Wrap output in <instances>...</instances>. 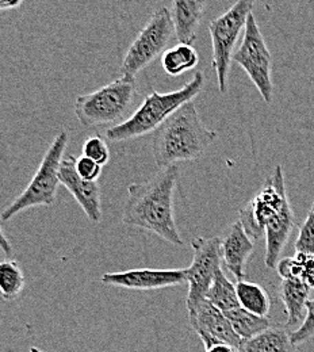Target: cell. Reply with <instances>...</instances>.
<instances>
[{
    "label": "cell",
    "mask_w": 314,
    "mask_h": 352,
    "mask_svg": "<svg viewBox=\"0 0 314 352\" xmlns=\"http://www.w3.org/2000/svg\"><path fill=\"white\" fill-rule=\"evenodd\" d=\"M199 63L197 49L190 44H178L168 49L161 56V67L170 76H180L187 71L194 69Z\"/></svg>",
    "instance_id": "cell-19"
},
{
    "label": "cell",
    "mask_w": 314,
    "mask_h": 352,
    "mask_svg": "<svg viewBox=\"0 0 314 352\" xmlns=\"http://www.w3.org/2000/svg\"><path fill=\"white\" fill-rule=\"evenodd\" d=\"M208 0H172L171 16L180 44H192L203 19Z\"/></svg>",
    "instance_id": "cell-15"
},
{
    "label": "cell",
    "mask_w": 314,
    "mask_h": 352,
    "mask_svg": "<svg viewBox=\"0 0 314 352\" xmlns=\"http://www.w3.org/2000/svg\"><path fill=\"white\" fill-rule=\"evenodd\" d=\"M187 309L190 324L205 347L214 343H227L240 349L241 338L234 332L224 313L208 298Z\"/></svg>",
    "instance_id": "cell-11"
},
{
    "label": "cell",
    "mask_w": 314,
    "mask_h": 352,
    "mask_svg": "<svg viewBox=\"0 0 314 352\" xmlns=\"http://www.w3.org/2000/svg\"><path fill=\"white\" fill-rule=\"evenodd\" d=\"M218 133L206 128L194 100L175 111L153 135L152 152L160 170L178 166L181 162L201 159Z\"/></svg>",
    "instance_id": "cell-2"
},
{
    "label": "cell",
    "mask_w": 314,
    "mask_h": 352,
    "mask_svg": "<svg viewBox=\"0 0 314 352\" xmlns=\"http://www.w3.org/2000/svg\"><path fill=\"white\" fill-rule=\"evenodd\" d=\"M206 298L220 309L224 314L241 307L237 298L236 285H233L227 276L225 275L224 270H220Z\"/></svg>",
    "instance_id": "cell-22"
},
{
    "label": "cell",
    "mask_w": 314,
    "mask_h": 352,
    "mask_svg": "<svg viewBox=\"0 0 314 352\" xmlns=\"http://www.w3.org/2000/svg\"><path fill=\"white\" fill-rule=\"evenodd\" d=\"M25 0H0V8L3 11H7V10H14V8H18L22 6Z\"/></svg>",
    "instance_id": "cell-30"
},
{
    "label": "cell",
    "mask_w": 314,
    "mask_h": 352,
    "mask_svg": "<svg viewBox=\"0 0 314 352\" xmlns=\"http://www.w3.org/2000/svg\"><path fill=\"white\" fill-rule=\"evenodd\" d=\"M179 176V167L171 166L146 182L132 183L128 187L124 223L153 232L170 244L183 245L174 213V192Z\"/></svg>",
    "instance_id": "cell-1"
},
{
    "label": "cell",
    "mask_w": 314,
    "mask_h": 352,
    "mask_svg": "<svg viewBox=\"0 0 314 352\" xmlns=\"http://www.w3.org/2000/svg\"><path fill=\"white\" fill-rule=\"evenodd\" d=\"M82 155L96 162L99 166H106L110 162V146L106 137L99 134L87 138L82 148Z\"/></svg>",
    "instance_id": "cell-24"
},
{
    "label": "cell",
    "mask_w": 314,
    "mask_h": 352,
    "mask_svg": "<svg viewBox=\"0 0 314 352\" xmlns=\"http://www.w3.org/2000/svg\"><path fill=\"white\" fill-rule=\"evenodd\" d=\"M225 316L230 321L234 332L241 338V340L251 339L255 335L266 331L271 327L267 317L255 316L243 307H238V308L226 313Z\"/></svg>",
    "instance_id": "cell-21"
},
{
    "label": "cell",
    "mask_w": 314,
    "mask_h": 352,
    "mask_svg": "<svg viewBox=\"0 0 314 352\" xmlns=\"http://www.w3.org/2000/svg\"><path fill=\"white\" fill-rule=\"evenodd\" d=\"M295 251L314 255V201L306 219L300 228V233L295 240Z\"/></svg>",
    "instance_id": "cell-25"
},
{
    "label": "cell",
    "mask_w": 314,
    "mask_h": 352,
    "mask_svg": "<svg viewBox=\"0 0 314 352\" xmlns=\"http://www.w3.org/2000/svg\"><path fill=\"white\" fill-rule=\"evenodd\" d=\"M174 36L177 37L171 11L166 7L156 10L124 56L121 76L135 79L141 71L168 50Z\"/></svg>",
    "instance_id": "cell-7"
},
{
    "label": "cell",
    "mask_w": 314,
    "mask_h": 352,
    "mask_svg": "<svg viewBox=\"0 0 314 352\" xmlns=\"http://www.w3.org/2000/svg\"><path fill=\"white\" fill-rule=\"evenodd\" d=\"M30 352H44V351H41V350H40V349H37V347H32V349H30Z\"/></svg>",
    "instance_id": "cell-32"
},
{
    "label": "cell",
    "mask_w": 314,
    "mask_h": 352,
    "mask_svg": "<svg viewBox=\"0 0 314 352\" xmlns=\"http://www.w3.org/2000/svg\"><path fill=\"white\" fill-rule=\"evenodd\" d=\"M25 287V276L19 265L14 261L0 264V290L4 300H15Z\"/></svg>",
    "instance_id": "cell-23"
},
{
    "label": "cell",
    "mask_w": 314,
    "mask_h": 352,
    "mask_svg": "<svg viewBox=\"0 0 314 352\" xmlns=\"http://www.w3.org/2000/svg\"><path fill=\"white\" fill-rule=\"evenodd\" d=\"M256 0H236V3L223 15L213 19L209 25V33L213 45V69L217 75L218 89L227 91L229 71L233 61L234 47L243 30H245L249 15Z\"/></svg>",
    "instance_id": "cell-6"
},
{
    "label": "cell",
    "mask_w": 314,
    "mask_h": 352,
    "mask_svg": "<svg viewBox=\"0 0 314 352\" xmlns=\"http://www.w3.org/2000/svg\"><path fill=\"white\" fill-rule=\"evenodd\" d=\"M68 141L69 134L67 131H61L56 135L29 186L3 210V222L14 219L16 214L25 212L29 208L54 205L58 186L61 184L60 166L64 159Z\"/></svg>",
    "instance_id": "cell-5"
},
{
    "label": "cell",
    "mask_w": 314,
    "mask_h": 352,
    "mask_svg": "<svg viewBox=\"0 0 314 352\" xmlns=\"http://www.w3.org/2000/svg\"><path fill=\"white\" fill-rule=\"evenodd\" d=\"M311 290L312 289L301 279H282L279 286V296L286 309L287 328L297 325L302 320L304 310H306V302L309 301Z\"/></svg>",
    "instance_id": "cell-17"
},
{
    "label": "cell",
    "mask_w": 314,
    "mask_h": 352,
    "mask_svg": "<svg viewBox=\"0 0 314 352\" xmlns=\"http://www.w3.org/2000/svg\"><path fill=\"white\" fill-rule=\"evenodd\" d=\"M205 352H238V349L227 343H214L205 347Z\"/></svg>",
    "instance_id": "cell-29"
},
{
    "label": "cell",
    "mask_w": 314,
    "mask_h": 352,
    "mask_svg": "<svg viewBox=\"0 0 314 352\" xmlns=\"http://www.w3.org/2000/svg\"><path fill=\"white\" fill-rule=\"evenodd\" d=\"M295 226L294 213L291 206H286L276 217L269 221L266 226V265L269 268H276L280 261V254L284 250L291 230Z\"/></svg>",
    "instance_id": "cell-16"
},
{
    "label": "cell",
    "mask_w": 314,
    "mask_h": 352,
    "mask_svg": "<svg viewBox=\"0 0 314 352\" xmlns=\"http://www.w3.org/2000/svg\"><path fill=\"white\" fill-rule=\"evenodd\" d=\"M295 256L300 259L302 265L301 280L305 282L311 289H314V255L297 252Z\"/></svg>",
    "instance_id": "cell-28"
},
{
    "label": "cell",
    "mask_w": 314,
    "mask_h": 352,
    "mask_svg": "<svg viewBox=\"0 0 314 352\" xmlns=\"http://www.w3.org/2000/svg\"><path fill=\"white\" fill-rule=\"evenodd\" d=\"M233 61L245 71L263 100L271 104L273 98L272 56L254 14L248 18L243 41L233 54Z\"/></svg>",
    "instance_id": "cell-8"
},
{
    "label": "cell",
    "mask_w": 314,
    "mask_h": 352,
    "mask_svg": "<svg viewBox=\"0 0 314 352\" xmlns=\"http://www.w3.org/2000/svg\"><path fill=\"white\" fill-rule=\"evenodd\" d=\"M100 282L106 286L129 290H157L187 283V268H137L124 272H109L102 275Z\"/></svg>",
    "instance_id": "cell-12"
},
{
    "label": "cell",
    "mask_w": 314,
    "mask_h": 352,
    "mask_svg": "<svg viewBox=\"0 0 314 352\" xmlns=\"http://www.w3.org/2000/svg\"><path fill=\"white\" fill-rule=\"evenodd\" d=\"M289 205L283 170L280 166H276L273 174L267 177L255 198L240 210L238 221L248 236L256 241L266 236V226L269 221Z\"/></svg>",
    "instance_id": "cell-9"
},
{
    "label": "cell",
    "mask_w": 314,
    "mask_h": 352,
    "mask_svg": "<svg viewBox=\"0 0 314 352\" xmlns=\"http://www.w3.org/2000/svg\"><path fill=\"white\" fill-rule=\"evenodd\" d=\"M205 82L203 72L198 71L190 82L177 91L161 94L152 89L135 113L122 124L109 128L104 137L111 142H122L156 132L181 106L202 92Z\"/></svg>",
    "instance_id": "cell-3"
},
{
    "label": "cell",
    "mask_w": 314,
    "mask_h": 352,
    "mask_svg": "<svg viewBox=\"0 0 314 352\" xmlns=\"http://www.w3.org/2000/svg\"><path fill=\"white\" fill-rule=\"evenodd\" d=\"M314 338V298L306 302V317L301 327L291 332V340L295 346L306 343Z\"/></svg>",
    "instance_id": "cell-26"
},
{
    "label": "cell",
    "mask_w": 314,
    "mask_h": 352,
    "mask_svg": "<svg viewBox=\"0 0 314 352\" xmlns=\"http://www.w3.org/2000/svg\"><path fill=\"white\" fill-rule=\"evenodd\" d=\"M76 171L85 180L98 182V179L102 175V166H99L90 157L82 155L76 157Z\"/></svg>",
    "instance_id": "cell-27"
},
{
    "label": "cell",
    "mask_w": 314,
    "mask_h": 352,
    "mask_svg": "<svg viewBox=\"0 0 314 352\" xmlns=\"http://www.w3.org/2000/svg\"><path fill=\"white\" fill-rule=\"evenodd\" d=\"M291 333L283 327H269L251 339L243 340L238 352H295Z\"/></svg>",
    "instance_id": "cell-18"
},
{
    "label": "cell",
    "mask_w": 314,
    "mask_h": 352,
    "mask_svg": "<svg viewBox=\"0 0 314 352\" xmlns=\"http://www.w3.org/2000/svg\"><path fill=\"white\" fill-rule=\"evenodd\" d=\"M191 247L194 255L192 262L187 268V308H191L206 300V296L218 271L223 270L220 237H197L192 240Z\"/></svg>",
    "instance_id": "cell-10"
},
{
    "label": "cell",
    "mask_w": 314,
    "mask_h": 352,
    "mask_svg": "<svg viewBox=\"0 0 314 352\" xmlns=\"http://www.w3.org/2000/svg\"><path fill=\"white\" fill-rule=\"evenodd\" d=\"M254 252V240L245 232L243 223L236 221L232 223L221 239V254L225 267L236 276L237 280H244L245 265Z\"/></svg>",
    "instance_id": "cell-14"
},
{
    "label": "cell",
    "mask_w": 314,
    "mask_h": 352,
    "mask_svg": "<svg viewBox=\"0 0 314 352\" xmlns=\"http://www.w3.org/2000/svg\"><path fill=\"white\" fill-rule=\"evenodd\" d=\"M135 96V78L121 76L91 94L79 95L75 99V114L85 128H113L131 117Z\"/></svg>",
    "instance_id": "cell-4"
},
{
    "label": "cell",
    "mask_w": 314,
    "mask_h": 352,
    "mask_svg": "<svg viewBox=\"0 0 314 352\" xmlns=\"http://www.w3.org/2000/svg\"><path fill=\"white\" fill-rule=\"evenodd\" d=\"M1 250L5 252V255H11V244H8L3 229H1Z\"/></svg>",
    "instance_id": "cell-31"
},
{
    "label": "cell",
    "mask_w": 314,
    "mask_h": 352,
    "mask_svg": "<svg viewBox=\"0 0 314 352\" xmlns=\"http://www.w3.org/2000/svg\"><path fill=\"white\" fill-rule=\"evenodd\" d=\"M60 182L74 195L91 222L102 221V192L98 182L82 179L76 171V157L64 156L60 166Z\"/></svg>",
    "instance_id": "cell-13"
},
{
    "label": "cell",
    "mask_w": 314,
    "mask_h": 352,
    "mask_svg": "<svg viewBox=\"0 0 314 352\" xmlns=\"http://www.w3.org/2000/svg\"><path fill=\"white\" fill-rule=\"evenodd\" d=\"M236 292L240 305L245 310L259 317L269 316L271 300L263 286L254 282L237 280Z\"/></svg>",
    "instance_id": "cell-20"
}]
</instances>
